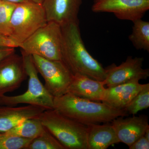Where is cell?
I'll return each instance as SVG.
<instances>
[{
  "mask_svg": "<svg viewBox=\"0 0 149 149\" xmlns=\"http://www.w3.org/2000/svg\"><path fill=\"white\" fill-rule=\"evenodd\" d=\"M61 26V58L73 74H80L100 81L106 77L105 68L85 47L79 23Z\"/></svg>",
  "mask_w": 149,
  "mask_h": 149,
  "instance_id": "6da1fadb",
  "label": "cell"
},
{
  "mask_svg": "<svg viewBox=\"0 0 149 149\" xmlns=\"http://www.w3.org/2000/svg\"><path fill=\"white\" fill-rule=\"evenodd\" d=\"M54 109L85 125L111 123L116 118L128 115L124 110L115 109L102 102L81 98L68 93L54 98Z\"/></svg>",
  "mask_w": 149,
  "mask_h": 149,
  "instance_id": "7a4b0ae2",
  "label": "cell"
},
{
  "mask_svg": "<svg viewBox=\"0 0 149 149\" xmlns=\"http://www.w3.org/2000/svg\"><path fill=\"white\" fill-rule=\"evenodd\" d=\"M36 118L65 149H88L87 125L70 119L54 109L45 110Z\"/></svg>",
  "mask_w": 149,
  "mask_h": 149,
  "instance_id": "3957f363",
  "label": "cell"
},
{
  "mask_svg": "<svg viewBox=\"0 0 149 149\" xmlns=\"http://www.w3.org/2000/svg\"><path fill=\"white\" fill-rule=\"evenodd\" d=\"M21 52L28 77V89L25 93L18 95L0 96V106L14 107L24 104L41 107L46 110L54 109V97L40 81L32 56L22 50Z\"/></svg>",
  "mask_w": 149,
  "mask_h": 149,
  "instance_id": "277c9868",
  "label": "cell"
},
{
  "mask_svg": "<svg viewBox=\"0 0 149 149\" xmlns=\"http://www.w3.org/2000/svg\"><path fill=\"white\" fill-rule=\"evenodd\" d=\"M48 22L42 5L24 1L18 3L10 20L9 38L19 46Z\"/></svg>",
  "mask_w": 149,
  "mask_h": 149,
  "instance_id": "5b68a950",
  "label": "cell"
},
{
  "mask_svg": "<svg viewBox=\"0 0 149 149\" xmlns=\"http://www.w3.org/2000/svg\"><path fill=\"white\" fill-rule=\"evenodd\" d=\"M21 50L52 60H61V29L54 22L38 29L19 45Z\"/></svg>",
  "mask_w": 149,
  "mask_h": 149,
  "instance_id": "8992f818",
  "label": "cell"
},
{
  "mask_svg": "<svg viewBox=\"0 0 149 149\" xmlns=\"http://www.w3.org/2000/svg\"><path fill=\"white\" fill-rule=\"evenodd\" d=\"M38 72L45 80V86L54 97L67 93L73 74L61 60H52L32 55Z\"/></svg>",
  "mask_w": 149,
  "mask_h": 149,
  "instance_id": "52a82bcc",
  "label": "cell"
},
{
  "mask_svg": "<svg viewBox=\"0 0 149 149\" xmlns=\"http://www.w3.org/2000/svg\"><path fill=\"white\" fill-rule=\"evenodd\" d=\"M93 12L111 13L117 18L132 22L142 19L149 9V0H94Z\"/></svg>",
  "mask_w": 149,
  "mask_h": 149,
  "instance_id": "ba28073f",
  "label": "cell"
},
{
  "mask_svg": "<svg viewBox=\"0 0 149 149\" xmlns=\"http://www.w3.org/2000/svg\"><path fill=\"white\" fill-rule=\"evenodd\" d=\"M143 58L130 56L118 66L112 64L105 68L106 77L103 81L104 85L109 88L147 79L149 77V70L143 68Z\"/></svg>",
  "mask_w": 149,
  "mask_h": 149,
  "instance_id": "9c48e42d",
  "label": "cell"
},
{
  "mask_svg": "<svg viewBox=\"0 0 149 149\" xmlns=\"http://www.w3.org/2000/svg\"><path fill=\"white\" fill-rule=\"evenodd\" d=\"M27 77L22 56L15 53L0 62V96L18 89Z\"/></svg>",
  "mask_w": 149,
  "mask_h": 149,
  "instance_id": "30bf717a",
  "label": "cell"
},
{
  "mask_svg": "<svg viewBox=\"0 0 149 149\" xmlns=\"http://www.w3.org/2000/svg\"><path fill=\"white\" fill-rule=\"evenodd\" d=\"M83 0H44L42 6L48 22L61 26L79 23L78 14Z\"/></svg>",
  "mask_w": 149,
  "mask_h": 149,
  "instance_id": "8fae6325",
  "label": "cell"
},
{
  "mask_svg": "<svg viewBox=\"0 0 149 149\" xmlns=\"http://www.w3.org/2000/svg\"><path fill=\"white\" fill-rule=\"evenodd\" d=\"M124 117L116 118L111 123L120 143L129 147L143 136L149 128L148 118L145 115L125 118Z\"/></svg>",
  "mask_w": 149,
  "mask_h": 149,
  "instance_id": "7c38bea8",
  "label": "cell"
},
{
  "mask_svg": "<svg viewBox=\"0 0 149 149\" xmlns=\"http://www.w3.org/2000/svg\"><path fill=\"white\" fill-rule=\"evenodd\" d=\"M103 81L94 80L80 74H73L67 93L89 100L102 102L106 88Z\"/></svg>",
  "mask_w": 149,
  "mask_h": 149,
  "instance_id": "4fadbf2b",
  "label": "cell"
},
{
  "mask_svg": "<svg viewBox=\"0 0 149 149\" xmlns=\"http://www.w3.org/2000/svg\"><path fill=\"white\" fill-rule=\"evenodd\" d=\"M45 110L32 105L17 107L1 106L0 107V133L7 132L26 119L38 117Z\"/></svg>",
  "mask_w": 149,
  "mask_h": 149,
  "instance_id": "5bb4252c",
  "label": "cell"
},
{
  "mask_svg": "<svg viewBox=\"0 0 149 149\" xmlns=\"http://www.w3.org/2000/svg\"><path fill=\"white\" fill-rule=\"evenodd\" d=\"M144 85L135 81L107 88L102 102L113 108L124 110Z\"/></svg>",
  "mask_w": 149,
  "mask_h": 149,
  "instance_id": "9a60e30c",
  "label": "cell"
},
{
  "mask_svg": "<svg viewBox=\"0 0 149 149\" xmlns=\"http://www.w3.org/2000/svg\"><path fill=\"white\" fill-rule=\"evenodd\" d=\"M109 123L87 125L88 149H106L112 145L120 143L114 128L111 123Z\"/></svg>",
  "mask_w": 149,
  "mask_h": 149,
  "instance_id": "2e32d148",
  "label": "cell"
},
{
  "mask_svg": "<svg viewBox=\"0 0 149 149\" xmlns=\"http://www.w3.org/2000/svg\"><path fill=\"white\" fill-rule=\"evenodd\" d=\"M132 32L128 39L137 49L149 52V22L142 19L133 21Z\"/></svg>",
  "mask_w": 149,
  "mask_h": 149,
  "instance_id": "e0dca14e",
  "label": "cell"
},
{
  "mask_svg": "<svg viewBox=\"0 0 149 149\" xmlns=\"http://www.w3.org/2000/svg\"><path fill=\"white\" fill-rule=\"evenodd\" d=\"M44 129V126L40 120L37 118H35L22 121L5 133L13 136L32 140L40 135Z\"/></svg>",
  "mask_w": 149,
  "mask_h": 149,
  "instance_id": "ac0fdd59",
  "label": "cell"
},
{
  "mask_svg": "<svg viewBox=\"0 0 149 149\" xmlns=\"http://www.w3.org/2000/svg\"><path fill=\"white\" fill-rule=\"evenodd\" d=\"M26 149H65L48 130L44 128L40 135L32 139Z\"/></svg>",
  "mask_w": 149,
  "mask_h": 149,
  "instance_id": "d6986e66",
  "label": "cell"
},
{
  "mask_svg": "<svg viewBox=\"0 0 149 149\" xmlns=\"http://www.w3.org/2000/svg\"><path fill=\"white\" fill-rule=\"evenodd\" d=\"M149 107V84H145L139 92L124 110L129 114H137L142 110Z\"/></svg>",
  "mask_w": 149,
  "mask_h": 149,
  "instance_id": "ffe728a7",
  "label": "cell"
},
{
  "mask_svg": "<svg viewBox=\"0 0 149 149\" xmlns=\"http://www.w3.org/2000/svg\"><path fill=\"white\" fill-rule=\"evenodd\" d=\"M17 3L3 1L0 5V35L9 37L10 20Z\"/></svg>",
  "mask_w": 149,
  "mask_h": 149,
  "instance_id": "44dd1931",
  "label": "cell"
},
{
  "mask_svg": "<svg viewBox=\"0 0 149 149\" xmlns=\"http://www.w3.org/2000/svg\"><path fill=\"white\" fill-rule=\"evenodd\" d=\"M32 140L0 133V149H26Z\"/></svg>",
  "mask_w": 149,
  "mask_h": 149,
  "instance_id": "7402d4cb",
  "label": "cell"
},
{
  "mask_svg": "<svg viewBox=\"0 0 149 149\" xmlns=\"http://www.w3.org/2000/svg\"><path fill=\"white\" fill-rule=\"evenodd\" d=\"M130 149H149V139L144 135L140 137L133 144L129 147Z\"/></svg>",
  "mask_w": 149,
  "mask_h": 149,
  "instance_id": "603a6c76",
  "label": "cell"
},
{
  "mask_svg": "<svg viewBox=\"0 0 149 149\" xmlns=\"http://www.w3.org/2000/svg\"><path fill=\"white\" fill-rule=\"evenodd\" d=\"M15 47L0 46V62L15 52Z\"/></svg>",
  "mask_w": 149,
  "mask_h": 149,
  "instance_id": "cb8c5ba5",
  "label": "cell"
},
{
  "mask_svg": "<svg viewBox=\"0 0 149 149\" xmlns=\"http://www.w3.org/2000/svg\"><path fill=\"white\" fill-rule=\"evenodd\" d=\"M0 46L18 47V46L10 38L1 35H0Z\"/></svg>",
  "mask_w": 149,
  "mask_h": 149,
  "instance_id": "d4e9b609",
  "label": "cell"
},
{
  "mask_svg": "<svg viewBox=\"0 0 149 149\" xmlns=\"http://www.w3.org/2000/svg\"><path fill=\"white\" fill-rule=\"evenodd\" d=\"M2 1H8L18 3L22 2L24 1L25 0H2Z\"/></svg>",
  "mask_w": 149,
  "mask_h": 149,
  "instance_id": "484cf974",
  "label": "cell"
},
{
  "mask_svg": "<svg viewBox=\"0 0 149 149\" xmlns=\"http://www.w3.org/2000/svg\"><path fill=\"white\" fill-rule=\"evenodd\" d=\"M25 1H32V2L36 3L42 4L44 0H25Z\"/></svg>",
  "mask_w": 149,
  "mask_h": 149,
  "instance_id": "4316f807",
  "label": "cell"
},
{
  "mask_svg": "<svg viewBox=\"0 0 149 149\" xmlns=\"http://www.w3.org/2000/svg\"><path fill=\"white\" fill-rule=\"evenodd\" d=\"M2 0H0V5H1V3L2 2Z\"/></svg>",
  "mask_w": 149,
  "mask_h": 149,
  "instance_id": "83f0119b",
  "label": "cell"
}]
</instances>
